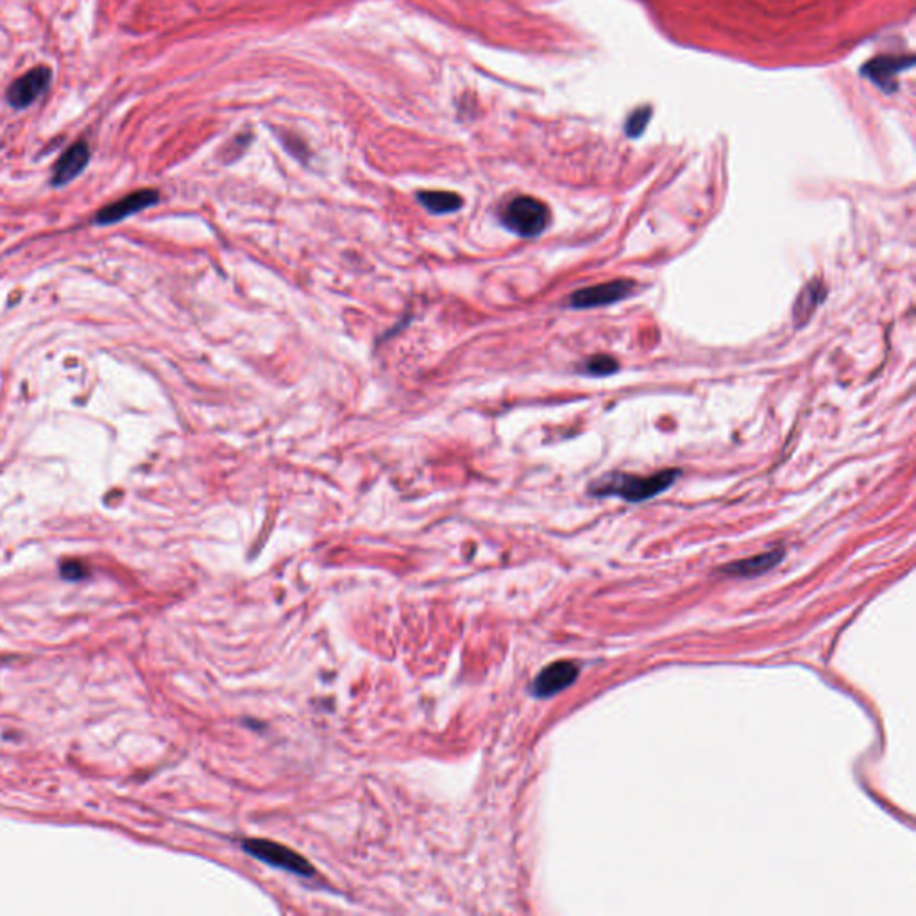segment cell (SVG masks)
<instances>
[{
	"mask_svg": "<svg viewBox=\"0 0 916 916\" xmlns=\"http://www.w3.org/2000/svg\"><path fill=\"white\" fill-rule=\"evenodd\" d=\"M682 475L680 469H664L661 473L652 476L625 475V473H611L602 476L589 487L591 496H618L621 500L630 503L650 500L659 496L661 492L668 491L671 485L677 482Z\"/></svg>",
	"mask_w": 916,
	"mask_h": 916,
	"instance_id": "6da1fadb",
	"label": "cell"
},
{
	"mask_svg": "<svg viewBox=\"0 0 916 916\" xmlns=\"http://www.w3.org/2000/svg\"><path fill=\"white\" fill-rule=\"evenodd\" d=\"M552 215L546 204L535 197H514L501 212V222L519 237L535 238L550 226Z\"/></svg>",
	"mask_w": 916,
	"mask_h": 916,
	"instance_id": "7a4b0ae2",
	"label": "cell"
},
{
	"mask_svg": "<svg viewBox=\"0 0 916 916\" xmlns=\"http://www.w3.org/2000/svg\"><path fill=\"white\" fill-rule=\"evenodd\" d=\"M242 847L247 854H251L274 868L287 870L290 874L303 875V877H312L315 874L314 866L310 865L305 857L299 856L297 852L280 843L269 840H244Z\"/></svg>",
	"mask_w": 916,
	"mask_h": 916,
	"instance_id": "3957f363",
	"label": "cell"
},
{
	"mask_svg": "<svg viewBox=\"0 0 916 916\" xmlns=\"http://www.w3.org/2000/svg\"><path fill=\"white\" fill-rule=\"evenodd\" d=\"M54 72L47 65H38L27 70L24 76L15 79L6 90V101L13 110L24 111L33 106L51 88Z\"/></svg>",
	"mask_w": 916,
	"mask_h": 916,
	"instance_id": "277c9868",
	"label": "cell"
},
{
	"mask_svg": "<svg viewBox=\"0 0 916 916\" xmlns=\"http://www.w3.org/2000/svg\"><path fill=\"white\" fill-rule=\"evenodd\" d=\"M160 201V192L154 188H142L135 190L128 196L120 197L115 203L106 204L99 212L95 213L94 224L99 226H110L117 222L128 219L131 215L144 212Z\"/></svg>",
	"mask_w": 916,
	"mask_h": 916,
	"instance_id": "5b68a950",
	"label": "cell"
},
{
	"mask_svg": "<svg viewBox=\"0 0 916 916\" xmlns=\"http://www.w3.org/2000/svg\"><path fill=\"white\" fill-rule=\"evenodd\" d=\"M634 289H636L634 281H609V283L594 285L589 289L578 290L573 296L569 297V306L577 308V310H584V308L612 305V303H618L621 299L630 296Z\"/></svg>",
	"mask_w": 916,
	"mask_h": 916,
	"instance_id": "8992f818",
	"label": "cell"
},
{
	"mask_svg": "<svg viewBox=\"0 0 916 916\" xmlns=\"http://www.w3.org/2000/svg\"><path fill=\"white\" fill-rule=\"evenodd\" d=\"M580 666L573 661L552 662L535 677L532 693L537 698H552L577 682Z\"/></svg>",
	"mask_w": 916,
	"mask_h": 916,
	"instance_id": "52a82bcc",
	"label": "cell"
},
{
	"mask_svg": "<svg viewBox=\"0 0 916 916\" xmlns=\"http://www.w3.org/2000/svg\"><path fill=\"white\" fill-rule=\"evenodd\" d=\"M90 158H92V151L85 140H77L76 144L70 145L52 167V187H65L68 183H72L77 176L83 174V170L90 163Z\"/></svg>",
	"mask_w": 916,
	"mask_h": 916,
	"instance_id": "ba28073f",
	"label": "cell"
},
{
	"mask_svg": "<svg viewBox=\"0 0 916 916\" xmlns=\"http://www.w3.org/2000/svg\"><path fill=\"white\" fill-rule=\"evenodd\" d=\"M782 559H784V550H773V552L761 553V555H755L750 559L738 560V562L727 564L725 568H721V573L729 575V577H759V575H764V573L772 571L773 568H777Z\"/></svg>",
	"mask_w": 916,
	"mask_h": 916,
	"instance_id": "9c48e42d",
	"label": "cell"
},
{
	"mask_svg": "<svg viewBox=\"0 0 916 916\" xmlns=\"http://www.w3.org/2000/svg\"><path fill=\"white\" fill-rule=\"evenodd\" d=\"M827 296V289L822 281H811L806 289L800 292L797 303H795V323L797 326H804L809 321V317L815 314L816 306L822 303Z\"/></svg>",
	"mask_w": 916,
	"mask_h": 916,
	"instance_id": "30bf717a",
	"label": "cell"
},
{
	"mask_svg": "<svg viewBox=\"0 0 916 916\" xmlns=\"http://www.w3.org/2000/svg\"><path fill=\"white\" fill-rule=\"evenodd\" d=\"M419 203L425 206L426 210L435 215H446V213L458 212L464 204V199L455 194V192H442V190H426L417 194Z\"/></svg>",
	"mask_w": 916,
	"mask_h": 916,
	"instance_id": "8fae6325",
	"label": "cell"
},
{
	"mask_svg": "<svg viewBox=\"0 0 916 916\" xmlns=\"http://www.w3.org/2000/svg\"><path fill=\"white\" fill-rule=\"evenodd\" d=\"M902 68H904V63H902V61L877 60L872 61V63L865 68V74L872 77L875 83L886 85L888 79L895 76Z\"/></svg>",
	"mask_w": 916,
	"mask_h": 916,
	"instance_id": "7c38bea8",
	"label": "cell"
},
{
	"mask_svg": "<svg viewBox=\"0 0 916 916\" xmlns=\"http://www.w3.org/2000/svg\"><path fill=\"white\" fill-rule=\"evenodd\" d=\"M618 367H620L618 362L609 355H596L587 360L582 367V373L589 374V376H609V374L616 373Z\"/></svg>",
	"mask_w": 916,
	"mask_h": 916,
	"instance_id": "4fadbf2b",
	"label": "cell"
},
{
	"mask_svg": "<svg viewBox=\"0 0 916 916\" xmlns=\"http://www.w3.org/2000/svg\"><path fill=\"white\" fill-rule=\"evenodd\" d=\"M61 575L68 578V580H77V578L85 577L86 568L81 562L72 560V562H65V564L61 566Z\"/></svg>",
	"mask_w": 916,
	"mask_h": 916,
	"instance_id": "5bb4252c",
	"label": "cell"
}]
</instances>
